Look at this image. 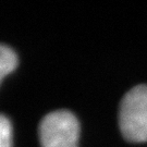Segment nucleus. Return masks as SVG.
Returning a JSON list of instances; mask_svg holds the SVG:
<instances>
[{
  "label": "nucleus",
  "mask_w": 147,
  "mask_h": 147,
  "mask_svg": "<svg viewBox=\"0 0 147 147\" xmlns=\"http://www.w3.org/2000/svg\"><path fill=\"white\" fill-rule=\"evenodd\" d=\"M0 147H12V126L10 120L0 113Z\"/></svg>",
  "instance_id": "4"
},
{
  "label": "nucleus",
  "mask_w": 147,
  "mask_h": 147,
  "mask_svg": "<svg viewBox=\"0 0 147 147\" xmlns=\"http://www.w3.org/2000/svg\"><path fill=\"white\" fill-rule=\"evenodd\" d=\"M18 65L16 53L10 47L0 44V82L5 75L14 71Z\"/></svg>",
  "instance_id": "3"
},
{
  "label": "nucleus",
  "mask_w": 147,
  "mask_h": 147,
  "mask_svg": "<svg viewBox=\"0 0 147 147\" xmlns=\"http://www.w3.org/2000/svg\"><path fill=\"white\" fill-rule=\"evenodd\" d=\"M119 125L126 141L147 142V85H137L124 95L120 104Z\"/></svg>",
  "instance_id": "1"
},
{
  "label": "nucleus",
  "mask_w": 147,
  "mask_h": 147,
  "mask_svg": "<svg viewBox=\"0 0 147 147\" xmlns=\"http://www.w3.org/2000/svg\"><path fill=\"white\" fill-rule=\"evenodd\" d=\"M80 123L68 110H57L44 117L39 125L42 147H79Z\"/></svg>",
  "instance_id": "2"
}]
</instances>
